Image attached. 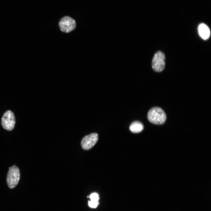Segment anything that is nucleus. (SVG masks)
<instances>
[{
  "mask_svg": "<svg viewBox=\"0 0 211 211\" xmlns=\"http://www.w3.org/2000/svg\"><path fill=\"white\" fill-rule=\"evenodd\" d=\"M147 118L151 123L157 125L163 124L166 120L165 112L162 108L158 107L150 109L148 113Z\"/></svg>",
  "mask_w": 211,
  "mask_h": 211,
  "instance_id": "1",
  "label": "nucleus"
},
{
  "mask_svg": "<svg viewBox=\"0 0 211 211\" xmlns=\"http://www.w3.org/2000/svg\"><path fill=\"white\" fill-rule=\"evenodd\" d=\"M130 131L134 133H137L142 131L144 125L141 122L136 121L133 122L129 127Z\"/></svg>",
  "mask_w": 211,
  "mask_h": 211,
  "instance_id": "8",
  "label": "nucleus"
},
{
  "mask_svg": "<svg viewBox=\"0 0 211 211\" xmlns=\"http://www.w3.org/2000/svg\"><path fill=\"white\" fill-rule=\"evenodd\" d=\"M98 140V135L96 133H93L84 137L82 139L81 145L85 150L91 149L96 144Z\"/></svg>",
  "mask_w": 211,
  "mask_h": 211,
  "instance_id": "6",
  "label": "nucleus"
},
{
  "mask_svg": "<svg viewBox=\"0 0 211 211\" xmlns=\"http://www.w3.org/2000/svg\"><path fill=\"white\" fill-rule=\"evenodd\" d=\"M59 26L60 30L63 32L69 33L76 28V24L74 19L68 16H65L60 20Z\"/></svg>",
  "mask_w": 211,
  "mask_h": 211,
  "instance_id": "5",
  "label": "nucleus"
},
{
  "mask_svg": "<svg viewBox=\"0 0 211 211\" xmlns=\"http://www.w3.org/2000/svg\"><path fill=\"white\" fill-rule=\"evenodd\" d=\"M20 177V173L18 167L15 165L10 167L6 177V182L9 188H15L18 184Z\"/></svg>",
  "mask_w": 211,
  "mask_h": 211,
  "instance_id": "2",
  "label": "nucleus"
},
{
  "mask_svg": "<svg viewBox=\"0 0 211 211\" xmlns=\"http://www.w3.org/2000/svg\"><path fill=\"white\" fill-rule=\"evenodd\" d=\"M91 199V200L98 201L99 200V197L98 195L96 193H93L91 194L89 196Z\"/></svg>",
  "mask_w": 211,
  "mask_h": 211,
  "instance_id": "9",
  "label": "nucleus"
},
{
  "mask_svg": "<svg viewBox=\"0 0 211 211\" xmlns=\"http://www.w3.org/2000/svg\"><path fill=\"white\" fill-rule=\"evenodd\" d=\"M199 34L202 38L204 40L207 39L210 35V31L209 28L205 24H200L198 28Z\"/></svg>",
  "mask_w": 211,
  "mask_h": 211,
  "instance_id": "7",
  "label": "nucleus"
},
{
  "mask_svg": "<svg viewBox=\"0 0 211 211\" xmlns=\"http://www.w3.org/2000/svg\"><path fill=\"white\" fill-rule=\"evenodd\" d=\"M99 204L98 201H95L91 200L88 202V205L89 206L92 208H96Z\"/></svg>",
  "mask_w": 211,
  "mask_h": 211,
  "instance_id": "10",
  "label": "nucleus"
},
{
  "mask_svg": "<svg viewBox=\"0 0 211 211\" xmlns=\"http://www.w3.org/2000/svg\"><path fill=\"white\" fill-rule=\"evenodd\" d=\"M16 122L15 116L13 113L10 110L6 111L3 114L1 119L2 127L8 131L12 130Z\"/></svg>",
  "mask_w": 211,
  "mask_h": 211,
  "instance_id": "4",
  "label": "nucleus"
},
{
  "mask_svg": "<svg viewBox=\"0 0 211 211\" xmlns=\"http://www.w3.org/2000/svg\"><path fill=\"white\" fill-rule=\"evenodd\" d=\"M165 65V57L162 51L157 52L154 55L152 63V67L156 72H161L164 69Z\"/></svg>",
  "mask_w": 211,
  "mask_h": 211,
  "instance_id": "3",
  "label": "nucleus"
}]
</instances>
